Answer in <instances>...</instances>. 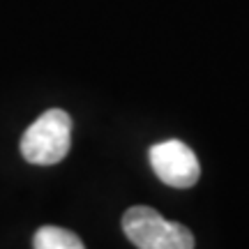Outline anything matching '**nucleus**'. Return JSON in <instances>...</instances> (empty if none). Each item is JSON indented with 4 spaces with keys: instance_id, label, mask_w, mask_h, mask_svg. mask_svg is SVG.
<instances>
[{
    "instance_id": "nucleus-4",
    "label": "nucleus",
    "mask_w": 249,
    "mask_h": 249,
    "mask_svg": "<svg viewBox=\"0 0 249 249\" xmlns=\"http://www.w3.org/2000/svg\"><path fill=\"white\" fill-rule=\"evenodd\" d=\"M35 249H86L76 233L60 229V226H42L33 238Z\"/></svg>"
},
{
    "instance_id": "nucleus-1",
    "label": "nucleus",
    "mask_w": 249,
    "mask_h": 249,
    "mask_svg": "<svg viewBox=\"0 0 249 249\" xmlns=\"http://www.w3.org/2000/svg\"><path fill=\"white\" fill-rule=\"evenodd\" d=\"M123 231L139 249H194L192 231L164 219L148 205H134L123 214Z\"/></svg>"
},
{
    "instance_id": "nucleus-3",
    "label": "nucleus",
    "mask_w": 249,
    "mask_h": 249,
    "mask_svg": "<svg viewBox=\"0 0 249 249\" xmlns=\"http://www.w3.org/2000/svg\"><path fill=\"white\" fill-rule=\"evenodd\" d=\"M148 160L157 178L164 185L176 187V189L194 187L201 176V164L196 160L194 150L178 139L155 143L148 152Z\"/></svg>"
},
{
    "instance_id": "nucleus-2",
    "label": "nucleus",
    "mask_w": 249,
    "mask_h": 249,
    "mask_svg": "<svg viewBox=\"0 0 249 249\" xmlns=\"http://www.w3.org/2000/svg\"><path fill=\"white\" fill-rule=\"evenodd\" d=\"M71 145V118L62 108H51L30 124L21 139V155L30 164H58Z\"/></svg>"
}]
</instances>
